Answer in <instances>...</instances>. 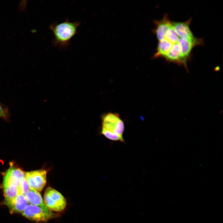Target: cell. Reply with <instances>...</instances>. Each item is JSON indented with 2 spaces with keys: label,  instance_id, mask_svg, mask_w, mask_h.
Instances as JSON below:
<instances>
[{
  "label": "cell",
  "instance_id": "6da1fadb",
  "mask_svg": "<svg viewBox=\"0 0 223 223\" xmlns=\"http://www.w3.org/2000/svg\"><path fill=\"white\" fill-rule=\"evenodd\" d=\"M80 25L79 21L72 22L68 18L61 23H52L49 28L54 35L52 46L62 50H66L70 45L71 40L77 34Z\"/></svg>",
  "mask_w": 223,
  "mask_h": 223
},
{
  "label": "cell",
  "instance_id": "7a4b0ae2",
  "mask_svg": "<svg viewBox=\"0 0 223 223\" xmlns=\"http://www.w3.org/2000/svg\"><path fill=\"white\" fill-rule=\"evenodd\" d=\"M44 202L48 209L56 212L63 210L66 205V200L63 196L51 187L47 188L45 191Z\"/></svg>",
  "mask_w": 223,
  "mask_h": 223
},
{
  "label": "cell",
  "instance_id": "3957f363",
  "mask_svg": "<svg viewBox=\"0 0 223 223\" xmlns=\"http://www.w3.org/2000/svg\"><path fill=\"white\" fill-rule=\"evenodd\" d=\"M22 215L30 220L45 222L56 216V215L47 208L28 204L21 213Z\"/></svg>",
  "mask_w": 223,
  "mask_h": 223
},
{
  "label": "cell",
  "instance_id": "277c9868",
  "mask_svg": "<svg viewBox=\"0 0 223 223\" xmlns=\"http://www.w3.org/2000/svg\"><path fill=\"white\" fill-rule=\"evenodd\" d=\"M102 129L123 136L124 125L119 115L109 113L102 117Z\"/></svg>",
  "mask_w": 223,
  "mask_h": 223
},
{
  "label": "cell",
  "instance_id": "5b68a950",
  "mask_svg": "<svg viewBox=\"0 0 223 223\" xmlns=\"http://www.w3.org/2000/svg\"><path fill=\"white\" fill-rule=\"evenodd\" d=\"M47 172L41 169L25 173V177L31 189L41 191L46 181Z\"/></svg>",
  "mask_w": 223,
  "mask_h": 223
},
{
  "label": "cell",
  "instance_id": "8992f818",
  "mask_svg": "<svg viewBox=\"0 0 223 223\" xmlns=\"http://www.w3.org/2000/svg\"><path fill=\"white\" fill-rule=\"evenodd\" d=\"M25 178V173L14 167L10 168L5 173L3 185L13 184L19 188L22 181Z\"/></svg>",
  "mask_w": 223,
  "mask_h": 223
},
{
  "label": "cell",
  "instance_id": "52a82bcc",
  "mask_svg": "<svg viewBox=\"0 0 223 223\" xmlns=\"http://www.w3.org/2000/svg\"><path fill=\"white\" fill-rule=\"evenodd\" d=\"M190 21V19L185 22H173L171 24L179 37L196 44L199 42L194 37L189 27Z\"/></svg>",
  "mask_w": 223,
  "mask_h": 223
},
{
  "label": "cell",
  "instance_id": "ba28073f",
  "mask_svg": "<svg viewBox=\"0 0 223 223\" xmlns=\"http://www.w3.org/2000/svg\"><path fill=\"white\" fill-rule=\"evenodd\" d=\"M28 204L25 195L20 193L6 204L12 212L21 213Z\"/></svg>",
  "mask_w": 223,
  "mask_h": 223
},
{
  "label": "cell",
  "instance_id": "9c48e42d",
  "mask_svg": "<svg viewBox=\"0 0 223 223\" xmlns=\"http://www.w3.org/2000/svg\"><path fill=\"white\" fill-rule=\"evenodd\" d=\"M155 22L156 26L155 32L159 41L165 39L166 33L172 25L167 15H165L161 20Z\"/></svg>",
  "mask_w": 223,
  "mask_h": 223
},
{
  "label": "cell",
  "instance_id": "30bf717a",
  "mask_svg": "<svg viewBox=\"0 0 223 223\" xmlns=\"http://www.w3.org/2000/svg\"><path fill=\"white\" fill-rule=\"evenodd\" d=\"M178 43L180 48L182 63L186 65L187 58L193 47L196 44L186 39L182 38H180Z\"/></svg>",
  "mask_w": 223,
  "mask_h": 223
},
{
  "label": "cell",
  "instance_id": "8fae6325",
  "mask_svg": "<svg viewBox=\"0 0 223 223\" xmlns=\"http://www.w3.org/2000/svg\"><path fill=\"white\" fill-rule=\"evenodd\" d=\"M24 195L29 204L47 208L39 191L30 189Z\"/></svg>",
  "mask_w": 223,
  "mask_h": 223
},
{
  "label": "cell",
  "instance_id": "7c38bea8",
  "mask_svg": "<svg viewBox=\"0 0 223 223\" xmlns=\"http://www.w3.org/2000/svg\"><path fill=\"white\" fill-rule=\"evenodd\" d=\"M6 204L10 202L20 194L19 188L13 184L3 185Z\"/></svg>",
  "mask_w": 223,
  "mask_h": 223
},
{
  "label": "cell",
  "instance_id": "4fadbf2b",
  "mask_svg": "<svg viewBox=\"0 0 223 223\" xmlns=\"http://www.w3.org/2000/svg\"><path fill=\"white\" fill-rule=\"evenodd\" d=\"M164 57L168 60L182 63L180 48L178 42L173 44L171 49Z\"/></svg>",
  "mask_w": 223,
  "mask_h": 223
},
{
  "label": "cell",
  "instance_id": "5bb4252c",
  "mask_svg": "<svg viewBox=\"0 0 223 223\" xmlns=\"http://www.w3.org/2000/svg\"><path fill=\"white\" fill-rule=\"evenodd\" d=\"M174 44L165 39L159 41L157 49V52L154 57L157 58L164 57L170 50Z\"/></svg>",
  "mask_w": 223,
  "mask_h": 223
},
{
  "label": "cell",
  "instance_id": "9a60e30c",
  "mask_svg": "<svg viewBox=\"0 0 223 223\" xmlns=\"http://www.w3.org/2000/svg\"><path fill=\"white\" fill-rule=\"evenodd\" d=\"M179 38L180 37L176 33L172 24L166 33L165 39L174 44L177 43Z\"/></svg>",
  "mask_w": 223,
  "mask_h": 223
},
{
  "label": "cell",
  "instance_id": "2e32d148",
  "mask_svg": "<svg viewBox=\"0 0 223 223\" xmlns=\"http://www.w3.org/2000/svg\"><path fill=\"white\" fill-rule=\"evenodd\" d=\"M101 133L107 138L110 140L116 141H119L121 142H124L123 136L116 134L102 129Z\"/></svg>",
  "mask_w": 223,
  "mask_h": 223
},
{
  "label": "cell",
  "instance_id": "e0dca14e",
  "mask_svg": "<svg viewBox=\"0 0 223 223\" xmlns=\"http://www.w3.org/2000/svg\"><path fill=\"white\" fill-rule=\"evenodd\" d=\"M30 189L29 184L26 177L22 181L19 188L20 194L25 195Z\"/></svg>",
  "mask_w": 223,
  "mask_h": 223
},
{
  "label": "cell",
  "instance_id": "ac0fdd59",
  "mask_svg": "<svg viewBox=\"0 0 223 223\" xmlns=\"http://www.w3.org/2000/svg\"><path fill=\"white\" fill-rule=\"evenodd\" d=\"M6 114V112L4 109L0 105V117L4 116Z\"/></svg>",
  "mask_w": 223,
  "mask_h": 223
}]
</instances>
